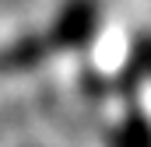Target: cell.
<instances>
[{
    "instance_id": "cell-1",
    "label": "cell",
    "mask_w": 151,
    "mask_h": 147,
    "mask_svg": "<svg viewBox=\"0 0 151 147\" xmlns=\"http://www.w3.org/2000/svg\"><path fill=\"white\" fill-rule=\"evenodd\" d=\"M95 28H99V11L91 0H70L56 21H53V32H49V42L60 46V49H84L91 39H95Z\"/></svg>"
},
{
    "instance_id": "cell-2",
    "label": "cell",
    "mask_w": 151,
    "mask_h": 147,
    "mask_svg": "<svg viewBox=\"0 0 151 147\" xmlns=\"http://www.w3.org/2000/svg\"><path fill=\"white\" fill-rule=\"evenodd\" d=\"M113 147H151V123L134 112L119 123V130L113 133Z\"/></svg>"
}]
</instances>
